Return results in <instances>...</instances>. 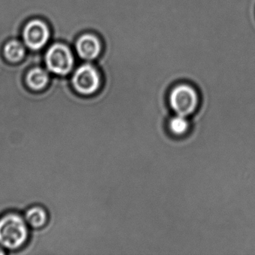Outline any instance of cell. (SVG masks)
Instances as JSON below:
<instances>
[{
    "instance_id": "obj_1",
    "label": "cell",
    "mask_w": 255,
    "mask_h": 255,
    "mask_svg": "<svg viewBox=\"0 0 255 255\" xmlns=\"http://www.w3.org/2000/svg\"><path fill=\"white\" fill-rule=\"evenodd\" d=\"M32 237V229L23 213L8 210L0 215V246L8 254L20 255L26 249Z\"/></svg>"
},
{
    "instance_id": "obj_2",
    "label": "cell",
    "mask_w": 255,
    "mask_h": 255,
    "mask_svg": "<svg viewBox=\"0 0 255 255\" xmlns=\"http://www.w3.org/2000/svg\"><path fill=\"white\" fill-rule=\"evenodd\" d=\"M167 101L174 114L189 117L198 110L201 99L198 89L195 86L181 82L170 89Z\"/></svg>"
},
{
    "instance_id": "obj_3",
    "label": "cell",
    "mask_w": 255,
    "mask_h": 255,
    "mask_svg": "<svg viewBox=\"0 0 255 255\" xmlns=\"http://www.w3.org/2000/svg\"><path fill=\"white\" fill-rule=\"evenodd\" d=\"M102 77L94 65L85 64L79 67L71 80L73 89L80 96L92 97L102 87Z\"/></svg>"
},
{
    "instance_id": "obj_4",
    "label": "cell",
    "mask_w": 255,
    "mask_h": 255,
    "mask_svg": "<svg viewBox=\"0 0 255 255\" xmlns=\"http://www.w3.org/2000/svg\"><path fill=\"white\" fill-rule=\"evenodd\" d=\"M46 65L50 72L65 76L71 72L74 65V58L69 47L63 44H55L45 55Z\"/></svg>"
},
{
    "instance_id": "obj_5",
    "label": "cell",
    "mask_w": 255,
    "mask_h": 255,
    "mask_svg": "<svg viewBox=\"0 0 255 255\" xmlns=\"http://www.w3.org/2000/svg\"><path fill=\"white\" fill-rule=\"evenodd\" d=\"M25 44L32 50L42 49L50 38L48 26L44 22L34 20L29 22L23 29Z\"/></svg>"
},
{
    "instance_id": "obj_6",
    "label": "cell",
    "mask_w": 255,
    "mask_h": 255,
    "mask_svg": "<svg viewBox=\"0 0 255 255\" xmlns=\"http://www.w3.org/2000/svg\"><path fill=\"white\" fill-rule=\"evenodd\" d=\"M76 48L82 59L88 61L95 60L102 53V42L94 34H85L79 38Z\"/></svg>"
},
{
    "instance_id": "obj_7",
    "label": "cell",
    "mask_w": 255,
    "mask_h": 255,
    "mask_svg": "<svg viewBox=\"0 0 255 255\" xmlns=\"http://www.w3.org/2000/svg\"><path fill=\"white\" fill-rule=\"evenodd\" d=\"M23 213L32 231H41L46 228L50 222L49 210L42 204H32L28 207Z\"/></svg>"
},
{
    "instance_id": "obj_8",
    "label": "cell",
    "mask_w": 255,
    "mask_h": 255,
    "mask_svg": "<svg viewBox=\"0 0 255 255\" xmlns=\"http://www.w3.org/2000/svg\"><path fill=\"white\" fill-rule=\"evenodd\" d=\"M50 82L48 73L41 68H35L29 71L26 77V84L31 91L41 92L46 89Z\"/></svg>"
},
{
    "instance_id": "obj_9",
    "label": "cell",
    "mask_w": 255,
    "mask_h": 255,
    "mask_svg": "<svg viewBox=\"0 0 255 255\" xmlns=\"http://www.w3.org/2000/svg\"><path fill=\"white\" fill-rule=\"evenodd\" d=\"M190 126L188 117L175 114L171 119H168L167 129L168 133L171 135H174V137H182L189 132Z\"/></svg>"
},
{
    "instance_id": "obj_10",
    "label": "cell",
    "mask_w": 255,
    "mask_h": 255,
    "mask_svg": "<svg viewBox=\"0 0 255 255\" xmlns=\"http://www.w3.org/2000/svg\"><path fill=\"white\" fill-rule=\"evenodd\" d=\"M26 50L24 46L18 41H11L4 47V55L11 62H18L24 57Z\"/></svg>"
},
{
    "instance_id": "obj_11",
    "label": "cell",
    "mask_w": 255,
    "mask_h": 255,
    "mask_svg": "<svg viewBox=\"0 0 255 255\" xmlns=\"http://www.w3.org/2000/svg\"><path fill=\"white\" fill-rule=\"evenodd\" d=\"M9 255V254H8V252H7V251L5 250V249H4L3 247H2V246H0V255Z\"/></svg>"
}]
</instances>
